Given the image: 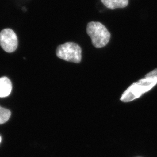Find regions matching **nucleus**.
Segmentation results:
<instances>
[{"mask_svg": "<svg viewBox=\"0 0 157 157\" xmlns=\"http://www.w3.org/2000/svg\"><path fill=\"white\" fill-rule=\"evenodd\" d=\"M12 88V84L8 78H0V98L8 96L10 94Z\"/></svg>", "mask_w": 157, "mask_h": 157, "instance_id": "obj_5", "label": "nucleus"}, {"mask_svg": "<svg viewBox=\"0 0 157 157\" xmlns=\"http://www.w3.org/2000/svg\"><path fill=\"white\" fill-rule=\"evenodd\" d=\"M1 142V137H0V142Z\"/></svg>", "mask_w": 157, "mask_h": 157, "instance_id": "obj_8", "label": "nucleus"}, {"mask_svg": "<svg viewBox=\"0 0 157 157\" xmlns=\"http://www.w3.org/2000/svg\"><path fill=\"white\" fill-rule=\"evenodd\" d=\"M101 2L108 9L123 8L127 6L128 0H101Z\"/></svg>", "mask_w": 157, "mask_h": 157, "instance_id": "obj_6", "label": "nucleus"}, {"mask_svg": "<svg viewBox=\"0 0 157 157\" xmlns=\"http://www.w3.org/2000/svg\"><path fill=\"white\" fill-rule=\"evenodd\" d=\"M11 112L9 110L0 106V124L6 123L10 117Z\"/></svg>", "mask_w": 157, "mask_h": 157, "instance_id": "obj_7", "label": "nucleus"}, {"mask_svg": "<svg viewBox=\"0 0 157 157\" xmlns=\"http://www.w3.org/2000/svg\"><path fill=\"white\" fill-rule=\"evenodd\" d=\"M17 36L10 29H5L0 33V45L5 52H12L17 48Z\"/></svg>", "mask_w": 157, "mask_h": 157, "instance_id": "obj_4", "label": "nucleus"}, {"mask_svg": "<svg viewBox=\"0 0 157 157\" xmlns=\"http://www.w3.org/2000/svg\"><path fill=\"white\" fill-rule=\"evenodd\" d=\"M56 55L58 58L70 62L79 63L82 60L81 48L73 42H67L58 46Z\"/></svg>", "mask_w": 157, "mask_h": 157, "instance_id": "obj_3", "label": "nucleus"}, {"mask_svg": "<svg viewBox=\"0 0 157 157\" xmlns=\"http://www.w3.org/2000/svg\"><path fill=\"white\" fill-rule=\"evenodd\" d=\"M157 84V69L151 71L138 82L131 85L122 94L121 101L127 103L139 98Z\"/></svg>", "mask_w": 157, "mask_h": 157, "instance_id": "obj_1", "label": "nucleus"}, {"mask_svg": "<svg viewBox=\"0 0 157 157\" xmlns=\"http://www.w3.org/2000/svg\"><path fill=\"white\" fill-rule=\"evenodd\" d=\"M86 32L91 38L92 44L95 48H103L109 41L110 33L100 22H89L86 27Z\"/></svg>", "mask_w": 157, "mask_h": 157, "instance_id": "obj_2", "label": "nucleus"}]
</instances>
